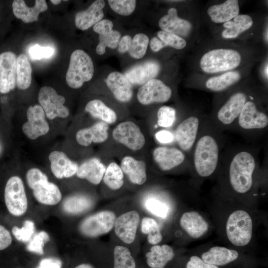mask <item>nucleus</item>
<instances>
[{
    "label": "nucleus",
    "mask_w": 268,
    "mask_h": 268,
    "mask_svg": "<svg viewBox=\"0 0 268 268\" xmlns=\"http://www.w3.org/2000/svg\"><path fill=\"white\" fill-rule=\"evenodd\" d=\"M160 66L156 61H150L136 65L127 70L124 75L132 85H141L155 78Z\"/></svg>",
    "instance_id": "21"
},
{
    "label": "nucleus",
    "mask_w": 268,
    "mask_h": 268,
    "mask_svg": "<svg viewBox=\"0 0 268 268\" xmlns=\"http://www.w3.org/2000/svg\"><path fill=\"white\" fill-rule=\"evenodd\" d=\"M116 219L113 211H102L85 218L80 224L79 230L84 236L96 237L110 231Z\"/></svg>",
    "instance_id": "9"
},
{
    "label": "nucleus",
    "mask_w": 268,
    "mask_h": 268,
    "mask_svg": "<svg viewBox=\"0 0 268 268\" xmlns=\"http://www.w3.org/2000/svg\"><path fill=\"white\" fill-rule=\"evenodd\" d=\"M152 155L155 162L164 171L180 165L186 159L182 150L176 147L158 146L154 149Z\"/></svg>",
    "instance_id": "19"
},
{
    "label": "nucleus",
    "mask_w": 268,
    "mask_h": 268,
    "mask_svg": "<svg viewBox=\"0 0 268 268\" xmlns=\"http://www.w3.org/2000/svg\"><path fill=\"white\" fill-rule=\"evenodd\" d=\"M256 166L255 157L250 151L241 150L232 156L229 165V178L235 192L244 194L251 189Z\"/></svg>",
    "instance_id": "2"
},
{
    "label": "nucleus",
    "mask_w": 268,
    "mask_h": 268,
    "mask_svg": "<svg viewBox=\"0 0 268 268\" xmlns=\"http://www.w3.org/2000/svg\"><path fill=\"white\" fill-rule=\"evenodd\" d=\"M27 121L22 127L24 134L31 140H35L46 134L50 130L45 113L39 104L30 106L26 112Z\"/></svg>",
    "instance_id": "12"
},
{
    "label": "nucleus",
    "mask_w": 268,
    "mask_h": 268,
    "mask_svg": "<svg viewBox=\"0 0 268 268\" xmlns=\"http://www.w3.org/2000/svg\"><path fill=\"white\" fill-rule=\"evenodd\" d=\"M237 120L239 127L244 130H263L268 125L267 114L259 110L252 101L246 102Z\"/></svg>",
    "instance_id": "16"
},
{
    "label": "nucleus",
    "mask_w": 268,
    "mask_h": 268,
    "mask_svg": "<svg viewBox=\"0 0 268 268\" xmlns=\"http://www.w3.org/2000/svg\"><path fill=\"white\" fill-rule=\"evenodd\" d=\"M141 231L147 234L148 242L152 245H156L162 239L159 226L157 221L151 218L144 217L141 221Z\"/></svg>",
    "instance_id": "38"
},
{
    "label": "nucleus",
    "mask_w": 268,
    "mask_h": 268,
    "mask_svg": "<svg viewBox=\"0 0 268 268\" xmlns=\"http://www.w3.org/2000/svg\"><path fill=\"white\" fill-rule=\"evenodd\" d=\"M113 138L119 143L134 151L141 149L145 138L139 127L130 121L120 123L112 131Z\"/></svg>",
    "instance_id": "10"
},
{
    "label": "nucleus",
    "mask_w": 268,
    "mask_h": 268,
    "mask_svg": "<svg viewBox=\"0 0 268 268\" xmlns=\"http://www.w3.org/2000/svg\"><path fill=\"white\" fill-rule=\"evenodd\" d=\"M38 100L46 118L53 120L56 118H66L69 115L68 108L65 105V97L59 95L51 86H44L39 91Z\"/></svg>",
    "instance_id": "8"
},
{
    "label": "nucleus",
    "mask_w": 268,
    "mask_h": 268,
    "mask_svg": "<svg viewBox=\"0 0 268 268\" xmlns=\"http://www.w3.org/2000/svg\"><path fill=\"white\" fill-rule=\"evenodd\" d=\"M140 217L138 213L132 210L120 215L114 224L117 236L126 244L132 243L135 238Z\"/></svg>",
    "instance_id": "17"
},
{
    "label": "nucleus",
    "mask_w": 268,
    "mask_h": 268,
    "mask_svg": "<svg viewBox=\"0 0 268 268\" xmlns=\"http://www.w3.org/2000/svg\"><path fill=\"white\" fill-rule=\"evenodd\" d=\"M16 54L9 50L0 52V93L7 94L16 86Z\"/></svg>",
    "instance_id": "13"
},
{
    "label": "nucleus",
    "mask_w": 268,
    "mask_h": 268,
    "mask_svg": "<svg viewBox=\"0 0 268 268\" xmlns=\"http://www.w3.org/2000/svg\"><path fill=\"white\" fill-rule=\"evenodd\" d=\"M121 38V33L115 30H112L106 34L99 35V43L96 48V52L99 55H103L106 51V48L114 49L118 46Z\"/></svg>",
    "instance_id": "41"
},
{
    "label": "nucleus",
    "mask_w": 268,
    "mask_h": 268,
    "mask_svg": "<svg viewBox=\"0 0 268 268\" xmlns=\"http://www.w3.org/2000/svg\"><path fill=\"white\" fill-rule=\"evenodd\" d=\"M104 183L111 189L118 190L124 184V173L120 167L115 162L110 163L103 176Z\"/></svg>",
    "instance_id": "37"
},
{
    "label": "nucleus",
    "mask_w": 268,
    "mask_h": 268,
    "mask_svg": "<svg viewBox=\"0 0 268 268\" xmlns=\"http://www.w3.org/2000/svg\"><path fill=\"white\" fill-rule=\"evenodd\" d=\"M11 242L12 238L10 232L4 227L0 225V251L7 248Z\"/></svg>",
    "instance_id": "51"
},
{
    "label": "nucleus",
    "mask_w": 268,
    "mask_h": 268,
    "mask_svg": "<svg viewBox=\"0 0 268 268\" xmlns=\"http://www.w3.org/2000/svg\"><path fill=\"white\" fill-rule=\"evenodd\" d=\"M62 262L60 260L53 258H46L42 260L38 268H61Z\"/></svg>",
    "instance_id": "52"
},
{
    "label": "nucleus",
    "mask_w": 268,
    "mask_h": 268,
    "mask_svg": "<svg viewBox=\"0 0 268 268\" xmlns=\"http://www.w3.org/2000/svg\"><path fill=\"white\" fill-rule=\"evenodd\" d=\"M51 171L58 179L69 178L76 174L78 165L61 151L55 150L49 155Z\"/></svg>",
    "instance_id": "20"
},
{
    "label": "nucleus",
    "mask_w": 268,
    "mask_h": 268,
    "mask_svg": "<svg viewBox=\"0 0 268 268\" xmlns=\"http://www.w3.org/2000/svg\"><path fill=\"white\" fill-rule=\"evenodd\" d=\"M32 69L27 56L20 54L17 56L16 86L20 90H26L32 82Z\"/></svg>",
    "instance_id": "34"
},
{
    "label": "nucleus",
    "mask_w": 268,
    "mask_h": 268,
    "mask_svg": "<svg viewBox=\"0 0 268 268\" xmlns=\"http://www.w3.org/2000/svg\"><path fill=\"white\" fill-rule=\"evenodd\" d=\"M157 124L163 128L171 127L176 119V110L174 108L163 106L161 107L157 111Z\"/></svg>",
    "instance_id": "45"
},
{
    "label": "nucleus",
    "mask_w": 268,
    "mask_h": 268,
    "mask_svg": "<svg viewBox=\"0 0 268 268\" xmlns=\"http://www.w3.org/2000/svg\"><path fill=\"white\" fill-rule=\"evenodd\" d=\"M106 168L99 159L92 158L78 166L76 175L80 179H86L93 184L98 185L103 178Z\"/></svg>",
    "instance_id": "29"
},
{
    "label": "nucleus",
    "mask_w": 268,
    "mask_h": 268,
    "mask_svg": "<svg viewBox=\"0 0 268 268\" xmlns=\"http://www.w3.org/2000/svg\"><path fill=\"white\" fill-rule=\"evenodd\" d=\"M28 186L33 191L35 198L39 202L46 205H55L60 202L62 194L58 187L50 182L47 175L40 169H29L26 175Z\"/></svg>",
    "instance_id": "5"
},
{
    "label": "nucleus",
    "mask_w": 268,
    "mask_h": 268,
    "mask_svg": "<svg viewBox=\"0 0 268 268\" xmlns=\"http://www.w3.org/2000/svg\"><path fill=\"white\" fill-rule=\"evenodd\" d=\"M268 64H267L264 69V73H265V76L267 77V78H268Z\"/></svg>",
    "instance_id": "58"
},
{
    "label": "nucleus",
    "mask_w": 268,
    "mask_h": 268,
    "mask_svg": "<svg viewBox=\"0 0 268 268\" xmlns=\"http://www.w3.org/2000/svg\"><path fill=\"white\" fill-rule=\"evenodd\" d=\"M2 146H1V144H0V154H1V153L2 152Z\"/></svg>",
    "instance_id": "60"
},
{
    "label": "nucleus",
    "mask_w": 268,
    "mask_h": 268,
    "mask_svg": "<svg viewBox=\"0 0 268 268\" xmlns=\"http://www.w3.org/2000/svg\"><path fill=\"white\" fill-rule=\"evenodd\" d=\"M155 138L161 143H168L173 141L174 135L169 131L161 130L156 133Z\"/></svg>",
    "instance_id": "53"
},
{
    "label": "nucleus",
    "mask_w": 268,
    "mask_h": 268,
    "mask_svg": "<svg viewBox=\"0 0 268 268\" xmlns=\"http://www.w3.org/2000/svg\"><path fill=\"white\" fill-rule=\"evenodd\" d=\"M1 3L0 2V20H1V13H2V9H1Z\"/></svg>",
    "instance_id": "59"
},
{
    "label": "nucleus",
    "mask_w": 268,
    "mask_h": 268,
    "mask_svg": "<svg viewBox=\"0 0 268 268\" xmlns=\"http://www.w3.org/2000/svg\"><path fill=\"white\" fill-rule=\"evenodd\" d=\"M94 71V64L89 55L82 50H75L70 57L66 82L71 88H79L92 79Z\"/></svg>",
    "instance_id": "4"
},
{
    "label": "nucleus",
    "mask_w": 268,
    "mask_h": 268,
    "mask_svg": "<svg viewBox=\"0 0 268 268\" xmlns=\"http://www.w3.org/2000/svg\"><path fill=\"white\" fill-rule=\"evenodd\" d=\"M171 89L162 81L154 78L141 85L136 97L138 102L145 105L167 102L171 97Z\"/></svg>",
    "instance_id": "11"
},
{
    "label": "nucleus",
    "mask_w": 268,
    "mask_h": 268,
    "mask_svg": "<svg viewBox=\"0 0 268 268\" xmlns=\"http://www.w3.org/2000/svg\"><path fill=\"white\" fill-rule=\"evenodd\" d=\"M75 268H94L92 265L88 264H82L76 266Z\"/></svg>",
    "instance_id": "56"
},
{
    "label": "nucleus",
    "mask_w": 268,
    "mask_h": 268,
    "mask_svg": "<svg viewBox=\"0 0 268 268\" xmlns=\"http://www.w3.org/2000/svg\"><path fill=\"white\" fill-rule=\"evenodd\" d=\"M54 53V50L50 47H42L38 45L31 46L29 50V56L32 59L41 60L49 58Z\"/></svg>",
    "instance_id": "48"
},
{
    "label": "nucleus",
    "mask_w": 268,
    "mask_h": 268,
    "mask_svg": "<svg viewBox=\"0 0 268 268\" xmlns=\"http://www.w3.org/2000/svg\"><path fill=\"white\" fill-rule=\"evenodd\" d=\"M200 121L195 116H190L181 121L177 127L174 137L181 149H192L197 139Z\"/></svg>",
    "instance_id": "14"
},
{
    "label": "nucleus",
    "mask_w": 268,
    "mask_h": 268,
    "mask_svg": "<svg viewBox=\"0 0 268 268\" xmlns=\"http://www.w3.org/2000/svg\"><path fill=\"white\" fill-rule=\"evenodd\" d=\"M144 206L149 212L162 218H166L169 214V208L167 204L154 198L146 199Z\"/></svg>",
    "instance_id": "42"
},
{
    "label": "nucleus",
    "mask_w": 268,
    "mask_h": 268,
    "mask_svg": "<svg viewBox=\"0 0 268 268\" xmlns=\"http://www.w3.org/2000/svg\"><path fill=\"white\" fill-rule=\"evenodd\" d=\"M242 61L240 53L231 49H215L210 50L201 57L200 66L205 73L225 71L238 67Z\"/></svg>",
    "instance_id": "3"
},
{
    "label": "nucleus",
    "mask_w": 268,
    "mask_h": 268,
    "mask_svg": "<svg viewBox=\"0 0 268 268\" xmlns=\"http://www.w3.org/2000/svg\"><path fill=\"white\" fill-rule=\"evenodd\" d=\"M108 2L114 12L123 16L131 14L134 11L136 4L135 0H109Z\"/></svg>",
    "instance_id": "44"
},
{
    "label": "nucleus",
    "mask_w": 268,
    "mask_h": 268,
    "mask_svg": "<svg viewBox=\"0 0 268 268\" xmlns=\"http://www.w3.org/2000/svg\"><path fill=\"white\" fill-rule=\"evenodd\" d=\"M182 228L193 238H199L205 233L208 225L204 218L196 211L184 213L180 220Z\"/></svg>",
    "instance_id": "28"
},
{
    "label": "nucleus",
    "mask_w": 268,
    "mask_h": 268,
    "mask_svg": "<svg viewBox=\"0 0 268 268\" xmlns=\"http://www.w3.org/2000/svg\"><path fill=\"white\" fill-rule=\"evenodd\" d=\"M49 236L47 232L40 231L35 234L31 239L26 249L30 252L42 255L44 253V245L49 241Z\"/></svg>",
    "instance_id": "47"
},
{
    "label": "nucleus",
    "mask_w": 268,
    "mask_h": 268,
    "mask_svg": "<svg viewBox=\"0 0 268 268\" xmlns=\"http://www.w3.org/2000/svg\"><path fill=\"white\" fill-rule=\"evenodd\" d=\"M247 99V95L243 92L231 95L217 112L218 123L224 127L231 125L237 120Z\"/></svg>",
    "instance_id": "15"
},
{
    "label": "nucleus",
    "mask_w": 268,
    "mask_h": 268,
    "mask_svg": "<svg viewBox=\"0 0 268 268\" xmlns=\"http://www.w3.org/2000/svg\"><path fill=\"white\" fill-rule=\"evenodd\" d=\"M85 111L108 125L115 123L117 120L116 112L99 99L89 101L85 107Z\"/></svg>",
    "instance_id": "33"
},
{
    "label": "nucleus",
    "mask_w": 268,
    "mask_h": 268,
    "mask_svg": "<svg viewBox=\"0 0 268 268\" xmlns=\"http://www.w3.org/2000/svg\"><path fill=\"white\" fill-rule=\"evenodd\" d=\"M186 268H219L217 266L205 263L200 257L193 256L188 262Z\"/></svg>",
    "instance_id": "50"
},
{
    "label": "nucleus",
    "mask_w": 268,
    "mask_h": 268,
    "mask_svg": "<svg viewBox=\"0 0 268 268\" xmlns=\"http://www.w3.org/2000/svg\"><path fill=\"white\" fill-rule=\"evenodd\" d=\"M109 125L101 121L92 126L81 129L75 135L77 142L84 146L92 143H100L105 142L108 137Z\"/></svg>",
    "instance_id": "23"
},
{
    "label": "nucleus",
    "mask_w": 268,
    "mask_h": 268,
    "mask_svg": "<svg viewBox=\"0 0 268 268\" xmlns=\"http://www.w3.org/2000/svg\"><path fill=\"white\" fill-rule=\"evenodd\" d=\"M149 43V38L145 34L140 33L135 34L132 39L128 51L129 55L136 59L143 58L146 52Z\"/></svg>",
    "instance_id": "40"
},
{
    "label": "nucleus",
    "mask_w": 268,
    "mask_h": 268,
    "mask_svg": "<svg viewBox=\"0 0 268 268\" xmlns=\"http://www.w3.org/2000/svg\"><path fill=\"white\" fill-rule=\"evenodd\" d=\"M114 268H136L135 261L128 248L123 246L115 247Z\"/></svg>",
    "instance_id": "39"
},
{
    "label": "nucleus",
    "mask_w": 268,
    "mask_h": 268,
    "mask_svg": "<svg viewBox=\"0 0 268 268\" xmlns=\"http://www.w3.org/2000/svg\"><path fill=\"white\" fill-rule=\"evenodd\" d=\"M132 40V37L128 35L122 37L118 44V51L121 53L128 52L131 45Z\"/></svg>",
    "instance_id": "54"
},
{
    "label": "nucleus",
    "mask_w": 268,
    "mask_h": 268,
    "mask_svg": "<svg viewBox=\"0 0 268 268\" xmlns=\"http://www.w3.org/2000/svg\"><path fill=\"white\" fill-rule=\"evenodd\" d=\"M211 20L216 23H225L236 17L239 13L237 0H227L222 3L210 6L207 10Z\"/></svg>",
    "instance_id": "26"
},
{
    "label": "nucleus",
    "mask_w": 268,
    "mask_h": 268,
    "mask_svg": "<svg viewBox=\"0 0 268 268\" xmlns=\"http://www.w3.org/2000/svg\"><path fill=\"white\" fill-rule=\"evenodd\" d=\"M50 2L55 5H58L62 2V0H50Z\"/></svg>",
    "instance_id": "57"
},
{
    "label": "nucleus",
    "mask_w": 268,
    "mask_h": 268,
    "mask_svg": "<svg viewBox=\"0 0 268 268\" xmlns=\"http://www.w3.org/2000/svg\"><path fill=\"white\" fill-rule=\"evenodd\" d=\"M12 233L18 241L27 242L30 241L35 231V225L33 221L27 220L25 221L22 228L14 226L12 227Z\"/></svg>",
    "instance_id": "46"
},
{
    "label": "nucleus",
    "mask_w": 268,
    "mask_h": 268,
    "mask_svg": "<svg viewBox=\"0 0 268 268\" xmlns=\"http://www.w3.org/2000/svg\"><path fill=\"white\" fill-rule=\"evenodd\" d=\"M238 253L223 247L215 246L201 255V259L206 263L215 266H224L236 260Z\"/></svg>",
    "instance_id": "30"
},
{
    "label": "nucleus",
    "mask_w": 268,
    "mask_h": 268,
    "mask_svg": "<svg viewBox=\"0 0 268 268\" xmlns=\"http://www.w3.org/2000/svg\"><path fill=\"white\" fill-rule=\"evenodd\" d=\"M93 205V201L84 195H74L67 198L63 202V208L67 213L77 214L89 210Z\"/></svg>",
    "instance_id": "36"
},
{
    "label": "nucleus",
    "mask_w": 268,
    "mask_h": 268,
    "mask_svg": "<svg viewBox=\"0 0 268 268\" xmlns=\"http://www.w3.org/2000/svg\"><path fill=\"white\" fill-rule=\"evenodd\" d=\"M226 232L229 241L237 246H244L250 241L253 222L250 215L243 210L233 212L229 216Z\"/></svg>",
    "instance_id": "6"
},
{
    "label": "nucleus",
    "mask_w": 268,
    "mask_h": 268,
    "mask_svg": "<svg viewBox=\"0 0 268 268\" xmlns=\"http://www.w3.org/2000/svg\"><path fill=\"white\" fill-rule=\"evenodd\" d=\"M105 5L104 0H96L87 9L77 12L74 18L76 27L80 30H86L103 19Z\"/></svg>",
    "instance_id": "25"
},
{
    "label": "nucleus",
    "mask_w": 268,
    "mask_h": 268,
    "mask_svg": "<svg viewBox=\"0 0 268 268\" xmlns=\"http://www.w3.org/2000/svg\"><path fill=\"white\" fill-rule=\"evenodd\" d=\"M253 24L252 17L248 14H238L231 20L224 23L221 35L227 39H234L250 28Z\"/></svg>",
    "instance_id": "32"
},
{
    "label": "nucleus",
    "mask_w": 268,
    "mask_h": 268,
    "mask_svg": "<svg viewBox=\"0 0 268 268\" xmlns=\"http://www.w3.org/2000/svg\"><path fill=\"white\" fill-rule=\"evenodd\" d=\"M240 78L241 75L239 72L230 71L209 78L206 81L205 86L210 90L220 92L236 83Z\"/></svg>",
    "instance_id": "35"
},
{
    "label": "nucleus",
    "mask_w": 268,
    "mask_h": 268,
    "mask_svg": "<svg viewBox=\"0 0 268 268\" xmlns=\"http://www.w3.org/2000/svg\"><path fill=\"white\" fill-rule=\"evenodd\" d=\"M219 145L211 134L204 133L194 146L193 164L197 174L207 177L215 171L219 159Z\"/></svg>",
    "instance_id": "1"
},
{
    "label": "nucleus",
    "mask_w": 268,
    "mask_h": 268,
    "mask_svg": "<svg viewBox=\"0 0 268 268\" xmlns=\"http://www.w3.org/2000/svg\"><path fill=\"white\" fill-rule=\"evenodd\" d=\"M173 249L168 245H154L146 254V263L151 268H164L174 257Z\"/></svg>",
    "instance_id": "31"
},
{
    "label": "nucleus",
    "mask_w": 268,
    "mask_h": 268,
    "mask_svg": "<svg viewBox=\"0 0 268 268\" xmlns=\"http://www.w3.org/2000/svg\"><path fill=\"white\" fill-rule=\"evenodd\" d=\"M113 23L111 20L104 19L95 24L93 27V29L99 35H103L110 32L113 30Z\"/></svg>",
    "instance_id": "49"
},
{
    "label": "nucleus",
    "mask_w": 268,
    "mask_h": 268,
    "mask_svg": "<svg viewBox=\"0 0 268 268\" xmlns=\"http://www.w3.org/2000/svg\"><path fill=\"white\" fill-rule=\"evenodd\" d=\"M157 35L162 42L164 47L169 46L178 50L184 49L187 45L186 41L175 34L160 30Z\"/></svg>",
    "instance_id": "43"
},
{
    "label": "nucleus",
    "mask_w": 268,
    "mask_h": 268,
    "mask_svg": "<svg viewBox=\"0 0 268 268\" xmlns=\"http://www.w3.org/2000/svg\"><path fill=\"white\" fill-rule=\"evenodd\" d=\"M106 83L118 101L127 102L131 100L133 95L132 85L124 74L118 71L110 73Z\"/></svg>",
    "instance_id": "22"
},
{
    "label": "nucleus",
    "mask_w": 268,
    "mask_h": 268,
    "mask_svg": "<svg viewBox=\"0 0 268 268\" xmlns=\"http://www.w3.org/2000/svg\"><path fill=\"white\" fill-rule=\"evenodd\" d=\"M11 7L15 17L25 23H29L38 21L40 13L47 10L48 5L45 0H36L34 5L29 7L23 0H14Z\"/></svg>",
    "instance_id": "24"
},
{
    "label": "nucleus",
    "mask_w": 268,
    "mask_h": 268,
    "mask_svg": "<svg viewBox=\"0 0 268 268\" xmlns=\"http://www.w3.org/2000/svg\"><path fill=\"white\" fill-rule=\"evenodd\" d=\"M120 167L132 183L141 185L146 182V166L143 161L126 156L122 159Z\"/></svg>",
    "instance_id": "27"
},
{
    "label": "nucleus",
    "mask_w": 268,
    "mask_h": 268,
    "mask_svg": "<svg viewBox=\"0 0 268 268\" xmlns=\"http://www.w3.org/2000/svg\"><path fill=\"white\" fill-rule=\"evenodd\" d=\"M4 201L8 211L14 216L24 214L27 208V199L23 182L17 176L10 177L4 189Z\"/></svg>",
    "instance_id": "7"
},
{
    "label": "nucleus",
    "mask_w": 268,
    "mask_h": 268,
    "mask_svg": "<svg viewBox=\"0 0 268 268\" xmlns=\"http://www.w3.org/2000/svg\"><path fill=\"white\" fill-rule=\"evenodd\" d=\"M158 25L161 30L183 38L190 34L192 28L189 21L178 16L177 10L174 7L169 8L167 13L159 19Z\"/></svg>",
    "instance_id": "18"
},
{
    "label": "nucleus",
    "mask_w": 268,
    "mask_h": 268,
    "mask_svg": "<svg viewBox=\"0 0 268 268\" xmlns=\"http://www.w3.org/2000/svg\"><path fill=\"white\" fill-rule=\"evenodd\" d=\"M149 43L151 49L155 52H157L164 48L161 40L156 37L152 38Z\"/></svg>",
    "instance_id": "55"
}]
</instances>
